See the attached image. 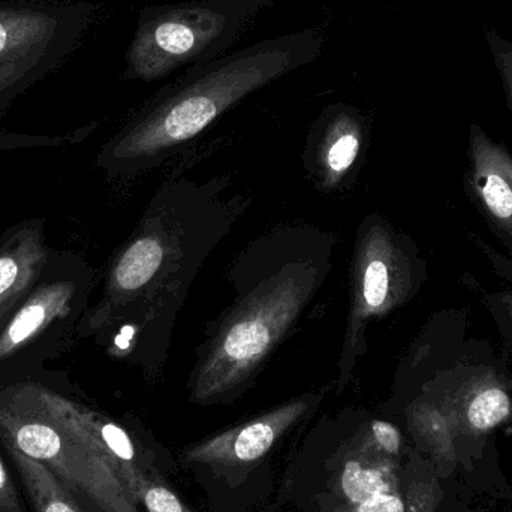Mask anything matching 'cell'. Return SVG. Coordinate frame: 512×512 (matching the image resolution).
Instances as JSON below:
<instances>
[{"label":"cell","instance_id":"9a60e30c","mask_svg":"<svg viewBox=\"0 0 512 512\" xmlns=\"http://www.w3.org/2000/svg\"><path fill=\"white\" fill-rule=\"evenodd\" d=\"M475 242L489 259L493 274L498 277L502 286L489 289L475 279L471 283L495 324L501 337L502 349L512 360V259L499 254L481 239H475Z\"/></svg>","mask_w":512,"mask_h":512},{"label":"cell","instance_id":"2e32d148","mask_svg":"<svg viewBox=\"0 0 512 512\" xmlns=\"http://www.w3.org/2000/svg\"><path fill=\"white\" fill-rule=\"evenodd\" d=\"M161 478L158 468L149 472L137 469L126 486L146 512H194L174 490L165 486Z\"/></svg>","mask_w":512,"mask_h":512},{"label":"cell","instance_id":"3957f363","mask_svg":"<svg viewBox=\"0 0 512 512\" xmlns=\"http://www.w3.org/2000/svg\"><path fill=\"white\" fill-rule=\"evenodd\" d=\"M0 441L47 466L90 512H141L89 409L47 391L15 394L0 405Z\"/></svg>","mask_w":512,"mask_h":512},{"label":"cell","instance_id":"5bb4252c","mask_svg":"<svg viewBox=\"0 0 512 512\" xmlns=\"http://www.w3.org/2000/svg\"><path fill=\"white\" fill-rule=\"evenodd\" d=\"M0 445L20 477L33 512H90L47 466L6 442Z\"/></svg>","mask_w":512,"mask_h":512},{"label":"cell","instance_id":"6da1fadb","mask_svg":"<svg viewBox=\"0 0 512 512\" xmlns=\"http://www.w3.org/2000/svg\"><path fill=\"white\" fill-rule=\"evenodd\" d=\"M315 30L288 33L192 66L156 93L105 152L116 164L149 165L189 143L256 90L318 60Z\"/></svg>","mask_w":512,"mask_h":512},{"label":"cell","instance_id":"9c48e42d","mask_svg":"<svg viewBox=\"0 0 512 512\" xmlns=\"http://www.w3.org/2000/svg\"><path fill=\"white\" fill-rule=\"evenodd\" d=\"M466 156V195L512 259V152L474 123Z\"/></svg>","mask_w":512,"mask_h":512},{"label":"cell","instance_id":"8992f818","mask_svg":"<svg viewBox=\"0 0 512 512\" xmlns=\"http://www.w3.org/2000/svg\"><path fill=\"white\" fill-rule=\"evenodd\" d=\"M352 268L354 288L339 364V391L348 384L358 358L366 354L370 322L408 304L427 280V262L417 243L381 216L364 221Z\"/></svg>","mask_w":512,"mask_h":512},{"label":"cell","instance_id":"8fae6325","mask_svg":"<svg viewBox=\"0 0 512 512\" xmlns=\"http://www.w3.org/2000/svg\"><path fill=\"white\" fill-rule=\"evenodd\" d=\"M75 295L71 282L44 283L30 292L0 328V361L14 357L21 349L35 342L54 319L66 315Z\"/></svg>","mask_w":512,"mask_h":512},{"label":"cell","instance_id":"5b68a950","mask_svg":"<svg viewBox=\"0 0 512 512\" xmlns=\"http://www.w3.org/2000/svg\"><path fill=\"white\" fill-rule=\"evenodd\" d=\"M258 11L234 0L144 8L126 53L123 77L152 83L182 66L212 62L236 44Z\"/></svg>","mask_w":512,"mask_h":512},{"label":"cell","instance_id":"ba28073f","mask_svg":"<svg viewBox=\"0 0 512 512\" xmlns=\"http://www.w3.org/2000/svg\"><path fill=\"white\" fill-rule=\"evenodd\" d=\"M83 8H0V89H21L74 47L87 24Z\"/></svg>","mask_w":512,"mask_h":512},{"label":"cell","instance_id":"4fadbf2b","mask_svg":"<svg viewBox=\"0 0 512 512\" xmlns=\"http://www.w3.org/2000/svg\"><path fill=\"white\" fill-rule=\"evenodd\" d=\"M315 131L321 137L319 153L325 170L333 176H342L360 155L366 132L364 117L349 105H330L319 117Z\"/></svg>","mask_w":512,"mask_h":512},{"label":"cell","instance_id":"d6986e66","mask_svg":"<svg viewBox=\"0 0 512 512\" xmlns=\"http://www.w3.org/2000/svg\"><path fill=\"white\" fill-rule=\"evenodd\" d=\"M0 512H27L2 457H0Z\"/></svg>","mask_w":512,"mask_h":512},{"label":"cell","instance_id":"277c9868","mask_svg":"<svg viewBox=\"0 0 512 512\" xmlns=\"http://www.w3.org/2000/svg\"><path fill=\"white\" fill-rule=\"evenodd\" d=\"M282 501L297 512H406L399 457L376 444L370 418H325L289 465Z\"/></svg>","mask_w":512,"mask_h":512},{"label":"cell","instance_id":"7c38bea8","mask_svg":"<svg viewBox=\"0 0 512 512\" xmlns=\"http://www.w3.org/2000/svg\"><path fill=\"white\" fill-rule=\"evenodd\" d=\"M47 261L35 230H23L0 248V328L29 297Z\"/></svg>","mask_w":512,"mask_h":512},{"label":"cell","instance_id":"30bf717a","mask_svg":"<svg viewBox=\"0 0 512 512\" xmlns=\"http://www.w3.org/2000/svg\"><path fill=\"white\" fill-rule=\"evenodd\" d=\"M153 221L144 222L141 233L123 249L108 277V297L113 304L131 300L150 286L161 273L167 259L183 246L185 222H167V204Z\"/></svg>","mask_w":512,"mask_h":512},{"label":"cell","instance_id":"ac0fdd59","mask_svg":"<svg viewBox=\"0 0 512 512\" xmlns=\"http://www.w3.org/2000/svg\"><path fill=\"white\" fill-rule=\"evenodd\" d=\"M370 429H372L373 438L376 444L384 450L385 453L393 457L402 456L403 438L399 427L394 426L390 421L379 420V418H370Z\"/></svg>","mask_w":512,"mask_h":512},{"label":"cell","instance_id":"ffe728a7","mask_svg":"<svg viewBox=\"0 0 512 512\" xmlns=\"http://www.w3.org/2000/svg\"><path fill=\"white\" fill-rule=\"evenodd\" d=\"M234 2L245 3V5L254 6L256 9H261L273 5L276 0H234Z\"/></svg>","mask_w":512,"mask_h":512},{"label":"cell","instance_id":"e0dca14e","mask_svg":"<svg viewBox=\"0 0 512 512\" xmlns=\"http://www.w3.org/2000/svg\"><path fill=\"white\" fill-rule=\"evenodd\" d=\"M490 50L495 57L496 66L501 75L502 86H504L505 95H507L508 105L512 111V44L505 41L498 33L489 32Z\"/></svg>","mask_w":512,"mask_h":512},{"label":"cell","instance_id":"7a4b0ae2","mask_svg":"<svg viewBox=\"0 0 512 512\" xmlns=\"http://www.w3.org/2000/svg\"><path fill=\"white\" fill-rule=\"evenodd\" d=\"M316 256L304 254V243H288L285 254L268 259L262 279L240 294L201 352L189 385L192 402L213 405L245 390L328 273V255Z\"/></svg>","mask_w":512,"mask_h":512},{"label":"cell","instance_id":"52a82bcc","mask_svg":"<svg viewBox=\"0 0 512 512\" xmlns=\"http://www.w3.org/2000/svg\"><path fill=\"white\" fill-rule=\"evenodd\" d=\"M322 399V393H309L282 403L191 445L180 454V463L183 468L206 475L210 480L222 481L231 489L240 486L294 427L316 411Z\"/></svg>","mask_w":512,"mask_h":512}]
</instances>
